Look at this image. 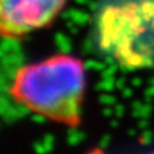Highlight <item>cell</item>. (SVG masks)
Listing matches in <instances>:
<instances>
[{"mask_svg": "<svg viewBox=\"0 0 154 154\" xmlns=\"http://www.w3.org/2000/svg\"><path fill=\"white\" fill-rule=\"evenodd\" d=\"M85 89L84 62L75 55L57 54L19 68L11 94L32 113L73 127L81 121Z\"/></svg>", "mask_w": 154, "mask_h": 154, "instance_id": "6da1fadb", "label": "cell"}, {"mask_svg": "<svg viewBox=\"0 0 154 154\" xmlns=\"http://www.w3.org/2000/svg\"><path fill=\"white\" fill-rule=\"evenodd\" d=\"M93 33L100 51L122 68L154 66V0H104Z\"/></svg>", "mask_w": 154, "mask_h": 154, "instance_id": "7a4b0ae2", "label": "cell"}, {"mask_svg": "<svg viewBox=\"0 0 154 154\" xmlns=\"http://www.w3.org/2000/svg\"><path fill=\"white\" fill-rule=\"evenodd\" d=\"M67 3L68 0H0L3 36L23 37L48 27Z\"/></svg>", "mask_w": 154, "mask_h": 154, "instance_id": "3957f363", "label": "cell"}, {"mask_svg": "<svg viewBox=\"0 0 154 154\" xmlns=\"http://www.w3.org/2000/svg\"><path fill=\"white\" fill-rule=\"evenodd\" d=\"M149 154H154V152H152V153H149Z\"/></svg>", "mask_w": 154, "mask_h": 154, "instance_id": "277c9868", "label": "cell"}]
</instances>
